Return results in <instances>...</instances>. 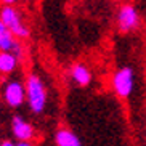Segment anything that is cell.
<instances>
[{
	"instance_id": "obj_3",
	"label": "cell",
	"mask_w": 146,
	"mask_h": 146,
	"mask_svg": "<svg viewBox=\"0 0 146 146\" xmlns=\"http://www.w3.org/2000/svg\"><path fill=\"white\" fill-rule=\"evenodd\" d=\"M133 84H135V74H133V69L129 66L120 68L112 77V87L120 98H127L132 93Z\"/></svg>"
},
{
	"instance_id": "obj_5",
	"label": "cell",
	"mask_w": 146,
	"mask_h": 146,
	"mask_svg": "<svg viewBox=\"0 0 146 146\" xmlns=\"http://www.w3.org/2000/svg\"><path fill=\"white\" fill-rule=\"evenodd\" d=\"M140 23V18H138L137 10L133 8L132 5H124L122 8L119 10L117 13V24H119V29L122 32H129V31L135 29Z\"/></svg>"
},
{
	"instance_id": "obj_8",
	"label": "cell",
	"mask_w": 146,
	"mask_h": 146,
	"mask_svg": "<svg viewBox=\"0 0 146 146\" xmlns=\"http://www.w3.org/2000/svg\"><path fill=\"white\" fill-rule=\"evenodd\" d=\"M16 43L18 42L15 40V35L10 32V29L0 19V52H13Z\"/></svg>"
},
{
	"instance_id": "obj_10",
	"label": "cell",
	"mask_w": 146,
	"mask_h": 146,
	"mask_svg": "<svg viewBox=\"0 0 146 146\" xmlns=\"http://www.w3.org/2000/svg\"><path fill=\"white\" fill-rule=\"evenodd\" d=\"M18 58L11 52H0V74H10L16 69Z\"/></svg>"
},
{
	"instance_id": "obj_2",
	"label": "cell",
	"mask_w": 146,
	"mask_h": 146,
	"mask_svg": "<svg viewBox=\"0 0 146 146\" xmlns=\"http://www.w3.org/2000/svg\"><path fill=\"white\" fill-rule=\"evenodd\" d=\"M0 19L3 21V24L10 29V32L18 37V39H26L29 37V29L24 26V23L21 19V15L18 13V10L13 7H3L0 10Z\"/></svg>"
},
{
	"instance_id": "obj_6",
	"label": "cell",
	"mask_w": 146,
	"mask_h": 146,
	"mask_svg": "<svg viewBox=\"0 0 146 146\" xmlns=\"http://www.w3.org/2000/svg\"><path fill=\"white\" fill-rule=\"evenodd\" d=\"M11 130H13L15 138H18V141H29L34 137V127L27 124L21 116H15L13 122H11Z\"/></svg>"
},
{
	"instance_id": "obj_12",
	"label": "cell",
	"mask_w": 146,
	"mask_h": 146,
	"mask_svg": "<svg viewBox=\"0 0 146 146\" xmlns=\"http://www.w3.org/2000/svg\"><path fill=\"white\" fill-rule=\"evenodd\" d=\"M0 2H2V3L5 5V7H11V5H13L15 2H16V0H0Z\"/></svg>"
},
{
	"instance_id": "obj_1",
	"label": "cell",
	"mask_w": 146,
	"mask_h": 146,
	"mask_svg": "<svg viewBox=\"0 0 146 146\" xmlns=\"http://www.w3.org/2000/svg\"><path fill=\"white\" fill-rule=\"evenodd\" d=\"M26 95L32 112L40 114L47 104V90L43 85V80L37 74H29L26 80Z\"/></svg>"
},
{
	"instance_id": "obj_14",
	"label": "cell",
	"mask_w": 146,
	"mask_h": 146,
	"mask_svg": "<svg viewBox=\"0 0 146 146\" xmlns=\"http://www.w3.org/2000/svg\"><path fill=\"white\" fill-rule=\"evenodd\" d=\"M16 146H32V145H31V141H19Z\"/></svg>"
},
{
	"instance_id": "obj_13",
	"label": "cell",
	"mask_w": 146,
	"mask_h": 146,
	"mask_svg": "<svg viewBox=\"0 0 146 146\" xmlns=\"http://www.w3.org/2000/svg\"><path fill=\"white\" fill-rule=\"evenodd\" d=\"M0 146H16L13 141H10V140H5V141L0 143Z\"/></svg>"
},
{
	"instance_id": "obj_7",
	"label": "cell",
	"mask_w": 146,
	"mask_h": 146,
	"mask_svg": "<svg viewBox=\"0 0 146 146\" xmlns=\"http://www.w3.org/2000/svg\"><path fill=\"white\" fill-rule=\"evenodd\" d=\"M71 76L76 82H77L80 87H87L90 84L92 80V74L88 71L85 64H82V63H76V64L71 68Z\"/></svg>"
},
{
	"instance_id": "obj_11",
	"label": "cell",
	"mask_w": 146,
	"mask_h": 146,
	"mask_svg": "<svg viewBox=\"0 0 146 146\" xmlns=\"http://www.w3.org/2000/svg\"><path fill=\"white\" fill-rule=\"evenodd\" d=\"M13 53L15 56H16L18 60H19V58H23V55H24V50H23V47H21V43H16V45H15V48H13Z\"/></svg>"
},
{
	"instance_id": "obj_9",
	"label": "cell",
	"mask_w": 146,
	"mask_h": 146,
	"mask_svg": "<svg viewBox=\"0 0 146 146\" xmlns=\"http://www.w3.org/2000/svg\"><path fill=\"white\" fill-rule=\"evenodd\" d=\"M55 143L58 146H82V143L77 138V135L72 133L71 130H66V129H61V130L56 132Z\"/></svg>"
},
{
	"instance_id": "obj_4",
	"label": "cell",
	"mask_w": 146,
	"mask_h": 146,
	"mask_svg": "<svg viewBox=\"0 0 146 146\" xmlns=\"http://www.w3.org/2000/svg\"><path fill=\"white\" fill-rule=\"evenodd\" d=\"M5 103L11 108H18L24 103V100L27 98L26 95V85H23L21 80H8L3 85V92H2Z\"/></svg>"
}]
</instances>
